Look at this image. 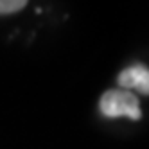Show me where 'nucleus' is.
Masks as SVG:
<instances>
[{
    "instance_id": "nucleus-1",
    "label": "nucleus",
    "mask_w": 149,
    "mask_h": 149,
    "mask_svg": "<svg viewBox=\"0 0 149 149\" xmlns=\"http://www.w3.org/2000/svg\"><path fill=\"white\" fill-rule=\"evenodd\" d=\"M99 110L104 117L117 119V117H130L133 120H138L142 117L138 99L131 92L126 90H110L102 93L99 101Z\"/></svg>"
},
{
    "instance_id": "nucleus-2",
    "label": "nucleus",
    "mask_w": 149,
    "mask_h": 149,
    "mask_svg": "<svg viewBox=\"0 0 149 149\" xmlns=\"http://www.w3.org/2000/svg\"><path fill=\"white\" fill-rule=\"evenodd\" d=\"M119 84L126 90H136L144 95H149V68L142 65L127 67L119 74Z\"/></svg>"
},
{
    "instance_id": "nucleus-3",
    "label": "nucleus",
    "mask_w": 149,
    "mask_h": 149,
    "mask_svg": "<svg viewBox=\"0 0 149 149\" xmlns=\"http://www.w3.org/2000/svg\"><path fill=\"white\" fill-rule=\"evenodd\" d=\"M27 6L25 0H0V15L18 13Z\"/></svg>"
}]
</instances>
